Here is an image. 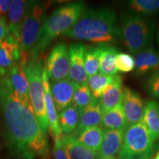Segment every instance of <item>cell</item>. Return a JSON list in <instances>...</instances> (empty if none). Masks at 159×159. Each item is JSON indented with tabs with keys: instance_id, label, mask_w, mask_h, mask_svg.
I'll list each match as a JSON object with an SVG mask.
<instances>
[{
	"instance_id": "obj_32",
	"label": "cell",
	"mask_w": 159,
	"mask_h": 159,
	"mask_svg": "<svg viewBox=\"0 0 159 159\" xmlns=\"http://www.w3.org/2000/svg\"><path fill=\"white\" fill-rule=\"evenodd\" d=\"M63 136V135H62ZM54 138L53 146V158L54 159H69L63 145L61 142V136Z\"/></svg>"
},
{
	"instance_id": "obj_5",
	"label": "cell",
	"mask_w": 159,
	"mask_h": 159,
	"mask_svg": "<svg viewBox=\"0 0 159 159\" xmlns=\"http://www.w3.org/2000/svg\"><path fill=\"white\" fill-rule=\"evenodd\" d=\"M43 60L30 59L25 65V71L29 81V97L38 122L43 134H47L49 130L45 109L44 91L42 80L43 69Z\"/></svg>"
},
{
	"instance_id": "obj_36",
	"label": "cell",
	"mask_w": 159,
	"mask_h": 159,
	"mask_svg": "<svg viewBox=\"0 0 159 159\" xmlns=\"http://www.w3.org/2000/svg\"><path fill=\"white\" fill-rule=\"evenodd\" d=\"M97 159H118L116 157H112V158H108V157H97Z\"/></svg>"
},
{
	"instance_id": "obj_3",
	"label": "cell",
	"mask_w": 159,
	"mask_h": 159,
	"mask_svg": "<svg viewBox=\"0 0 159 159\" xmlns=\"http://www.w3.org/2000/svg\"><path fill=\"white\" fill-rule=\"evenodd\" d=\"M85 9L84 2H74L56 9L50 16L45 19L30 59L41 57L53 40L74 27Z\"/></svg>"
},
{
	"instance_id": "obj_27",
	"label": "cell",
	"mask_w": 159,
	"mask_h": 159,
	"mask_svg": "<svg viewBox=\"0 0 159 159\" xmlns=\"http://www.w3.org/2000/svg\"><path fill=\"white\" fill-rule=\"evenodd\" d=\"M126 5L131 13L150 16L159 13V0H130Z\"/></svg>"
},
{
	"instance_id": "obj_7",
	"label": "cell",
	"mask_w": 159,
	"mask_h": 159,
	"mask_svg": "<svg viewBox=\"0 0 159 159\" xmlns=\"http://www.w3.org/2000/svg\"><path fill=\"white\" fill-rule=\"evenodd\" d=\"M156 150L153 141L144 123L127 126L118 159H134Z\"/></svg>"
},
{
	"instance_id": "obj_20",
	"label": "cell",
	"mask_w": 159,
	"mask_h": 159,
	"mask_svg": "<svg viewBox=\"0 0 159 159\" xmlns=\"http://www.w3.org/2000/svg\"><path fill=\"white\" fill-rule=\"evenodd\" d=\"M61 142L69 159H97L98 157V152L80 144L72 135H63Z\"/></svg>"
},
{
	"instance_id": "obj_11",
	"label": "cell",
	"mask_w": 159,
	"mask_h": 159,
	"mask_svg": "<svg viewBox=\"0 0 159 159\" xmlns=\"http://www.w3.org/2000/svg\"><path fill=\"white\" fill-rule=\"evenodd\" d=\"M25 65L22 61H19L1 80L19 98L30 100L29 81L25 71Z\"/></svg>"
},
{
	"instance_id": "obj_24",
	"label": "cell",
	"mask_w": 159,
	"mask_h": 159,
	"mask_svg": "<svg viewBox=\"0 0 159 159\" xmlns=\"http://www.w3.org/2000/svg\"><path fill=\"white\" fill-rule=\"evenodd\" d=\"M118 53V49L114 46L102 45L99 73L110 76L116 75L118 71L116 66V60Z\"/></svg>"
},
{
	"instance_id": "obj_1",
	"label": "cell",
	"mask_w": 159,
	"mask_h": 159,
	"mask_svg": "<svg viewBox=\"0 0 159 159\" xmlns=\"http://www.w3.org/2000/svg\"><path fill=\"white\" fill-rule=\"evenodd\" d=\"M0 104L10 152L16 159H49L47 134L41 130L30 100L19 98L0 80Z\"/></svg>"
},
{
	"instance_id": "obj_25",
	"label": "cell",
	"mask_w": 159,
	"mask_h": 159,
	"mask_svg": "<svg viewBox=\"0 0 159 159\" xmlns=\"http://www.w3.org/2000/svg\"><path fill=\"white\" fill-rule=\"evenodd\" d=\"M104 130L99 126L85 129L77 135V141L87 148L98 152L102 144Z\"/></svg>"
},
{
	"instance_id": "obj_38",
	"label": "cell",
	"mask_w": 159,
	"mask_h": 159,
	"mask_svg": "<svg viewBox=\"0 0 159 159\" xmlns=\"http://www.w3.org/2000/svg\"><path fill=\"white\" fill-rule=\"evenodd\" d=\"M157 41H158V43L159 46V26H158V33H157Z\"/></svg>"
},
{
	"instance_id": "obj_13",
	"label": "cell",
	"mask_w": 159,
	"mask_h": 159,
	"mask_svg": "<svg viewBox=\"0 0 159 159\" xmlns=\"http://www.w3.org/2000/svg\"><path fill=\"white\" fill-rule=\"evenodd\" d=\"M42 80L44 91V100H45V109L47 114V120L49 124V130L53 138L62 136L63 133L61 130L59 124L58 114L55 108L54 101L51 93V85L47 69L43 66L42 73Z\"/></svg>"
},
{
	"instance_id": "obj_26",
	"label": "cell",
	"mask_w": 159,
	"mask_h": 159,
	"mask_svg": "<svg viewBox=\"0 0 159 159\" xmlns=\"http://www.w3.org/2000/svg\"><path fill=\"white\" fill-rule=\"evenodd\" d=\"M102 45L85 46L84 66L87 76L98 74Z\"/></svg>"
},
{
	"instance_id": "obj_14",
	"label": "cell",
	"mask_w": 159,
	"mask_h": 159,
	"mask_svg": "<svg viewBox=\"0 0 159 159\" xmlns=\"http://www.w3.org/2000/svg\"><path fill=\"white\" fill-rule=\"evenodd\" d=\"M51 93L57 112H61L72 103L73 97L78 84L70 79L50 83Z\"/></svg>"
},
{
	"instance_id": "obj_15",
	"label": "cell",
	"mask_w": 159,
	"mask_h": 159,
	"mask_svg": "<svg viewBox=\"0 0 159 159\" xmlns=\"http://www.w3.org/2000/svg\"><path fill=\"white\" fill-rule=\"evenodd\" d=\"M30 2L25 0H13L11 1L7 16V27H8L9 33L13 35L20 43L21 38V27L25 20V16L27 14Z\"/></svg>"
},
{
	"instance_id": "obj_35",
	"label": "cell",
	"mask_w": 159,
	"mask_h": 159,
	"mask_svg": "<svg viewBox=\"0 0 159 159\" xmlns=\"http://www.w3.org/2000/svg\"><path fill=\"white\" fill-rule=\"evenodd\" d=\"M155 151H153V152H150V153L145 154V155H144V156L138 157V158H134V159H151L152 158V157L153 156V155L155 153Z\"/></svg>"
},
{
	"instance_id": "obj_17",
	"label": "cell",
	"mask_w": 159,
	"mask_h": 159,
	"mask_svg": "<svg viewBox=\"0 0 159 159\" xmlns=\"http://www.w3.org/2000/svg\"><path fill=\"white\" fill-rule=\"evenodd\" d=\"M135 57L134 74L143 75L159 69V51L150 47L137 53Z\"/></svg>"
},
{
	"instance_id": "obj_12",
	"label": "cell",
	"mask_w": 159,
	"mask_h": 159,
	"mask_svg": "<svg viewBox=\"0 0 159 159\" xmlns=\"http://www.w3.org/2000/svg\"><path fill=\"white\" fill-rule=\"evenodd\" d=\"M85 49V46L80 43H71L69 47L70 61L69 79L77 84L87 83L88 80L84 66Z\"/></svg>"
},
{
	"instance_id": "obj_9",
	"label": "cell",
	"mask_w": 159,
	"mask_h": 159,
	"mask_svg": "<svg viewBox=\"0 0 159 159\" xmlns=\"http://www.w3.org/2000/svg\"><path fill=\"white\" fill-rule=\"evenodd\" d=\"M121 103L124 110L127 126L142 122L145 105L137 91L128 87L123 88Z\"/></svg>"
},
{
	"instance_id": "obj_34",
	"label": "cell",
	"mask_w": 159,
	"mask_h": 159,
	"mask_svg": "<svg viewBox=\"0 0 159 159\" xmlns=\"http://www.w3.org/2000/svg\"><path fill=\"white\" fill-rule=\"evenodd\" d=\"M11 1L10 0H0V17H5L8 13Z\"/></svg>"
},
{
	"instance_id": "obj_21",
	"label": "cell",
	"mask_w": 159,
	"mask_h": 159,
	"mask_svg": "<svg viewBox=\"0 0 159 159\" xmlns=\"http://www.w3.org/2000/svg\"><path fill=\"white\" fill-rule=\"evenodd\" d=\"M142 122L146 125L151 139L156 142L159 140V103L149 100L145 103Z\"/></svg>"
},
{
	"instance_id": "obj_22",
	"label": "cell",
	"mask_w": 159,
	"mask_h": 159,
	"mask_svg": "<svg viewBox=\"0 0 159 159\" xmlns=\"http://www.w3.org/2000/svg\"><path fill=\"white\" fill-rule=\"evenodd\" d=\"M101 126L105 130H125L127 128L126 119L122 103L103 113Z\"/></svg>"
},
{
	"instance_id": "obj_10",
	"label": "cell",
	"mask_w": 159,
	"mask_h": 159,
	"mask_svg": "<svg viewBox=\"0 0 159 159\" xmlns=\"http://www.w3.org/2000/svg\"><path fill=\"white\" fill-rule=\"evenodd\" d=\"M20 58L19 41L9 33L0 43V80L5 77Z\"/></svg>"
},
{
	"instance_id": "obj_2",
	"label": "cell",
	"mask_w": 159,
	"mask_h": 159,
	"mask_svg": "<svg viewBox=\"0 0 159 159\" xmlns=\"http://www.w3.org/2000/svg\"><path fill=\"white\" fill-rule=\"evenodd\" d=\"M63 37L109 45L121 38L116 11L108 7L85 9L73 27Z\"/></svg>"
},
{
	"instance_id": "obj_31",
	"label": "cell",
	"mask_w": 159,
	"mask_h": 159,
	"mask_svg": "<svg viewBox=\"0 0 159 159\" xmlns=\"http://www.w3.org/2000/svg\"><path fill=\"white\" fill-rule=\"evenodd\" d=\"M147 92L154 98L159 99V69L153 71L145 82Z\"/></svg>"
},
{
	"instance_id": "obj_19",
	"label": "cell",
	"mask_w": 159,
	"mask_h": 159,
	"mask_svg": "<svg viewBox=\"0 0 159 159\" xmlns=\"http://www.w3.org/2000/svg\"><path fill=\"white\" fill-rule=\"evenodd\" d=\"M123 91L122 78L120 75L114 76V80L103 91L102 97L99 99L102 113L106 112L119 104L122 101Z\"/></svg>"
},
{
	"instance_id": "obj_4",
	"label": "cell",
	"mask_w": 159,
	"mask_h": 159,
	"mask_svg": "<svg viewBox=\"0 0 159 159\" xmlns=\"http://www.w3.org/2000/svg\"><path fill=\"white\" fill-rule=\"evenodd\" d=\"M121 38L130 52L136 55L151 47L156 33V21L152 17L134 13L122 16Z\"/></svg>"
},
{
	"instance_id": "obj_33",
	"label": "cell",
	"mask_w": 159,
	"mask_h": 159,
	"mask_svg": "<svg viewBox=\"0 0 159 159\" xmlns=\"http://www.w3.org/2000/svg\"><path fill=\"white\" fill-rule=\"evenodd\" d=\"M9 34V30L7 27V21L6 17H0V43Z\"/></svg>"
},
{
	"instance_id": "obj_28",
	"label": "cell",
	"mask_w": 159,
	"mask_h": 159,
	"mask_svg": "<svg viewBox=\"0 0 159 159\" xmlns=\"http://www.w3.org/2000/svg\"><path fill=\"white\" fill-rule=\"evenodd\" d=\"M114 76L115 75L110 76L98 73L88 77L87 83L91 91L92 97L97 99H100L106 87L114 80Z\"/></svg>"
},
{
	"instance_id": "obj_18",
	"label": "cell",
	"mask_w": 159,
	"mask_h": 159,
	"mask_svg": "<svg viewBox=\"0 0 159 159\" xmlns=\"http://www.w3.org/2000/svg\"><path fill=\"white\" fill-rule=\"evenodd\" d=\"M125 130H105L102 144L98 151L99 157H116L123 142Z\"/></svg>"
},
{
	"instance_id": "obj_23",
	"label": "cell",
	"mask_w": 159,
	"mask_h": 159,
	"mask_svg": "<svg viewBox=\"0 0 159 159\" xmlns=\"http://www.w3.org/2000/svg\"><path fill=\"white\" fill-rule=\"evenodd\" d=\"M59 113V124L63 134L65 136L72 135L78 125L79 110L73 103H71Z\"/></svg>"
},
{
	"instance_id": "obj_6",
	"label": "cell",
	"mask_w": 159,
	"mask_h": 159,
	"mask_svg": "<svg viewBox=\"0 0 159 159\" xmlns=\"http://www.w3.org/2000/svg\"><path fill=\"white\" fill-rule=\"evenodd\" d=\"M45 19L43 4L37 1L30 2L20 38V61L25 64L28 62L30 54L36 45Z\"/></svg>"
},
{
	"instance_id": "obj_30",
	"label": "cell",
	"mask_w": 159,
	"mask_h": 159,
	"mask_svg": "<svg viewBox=\"0 0 159 159\" xmlns=\"http://www.w3.org/2000/svg\"><path fill=\"white\" fill-rule=\"evenodd\" d=\"M116 66L117 71L123 73L132 71L135 69V59L128 53L119 52L116 55Z\"/></svg>"
},
{
	"instance_id": "obj_37",
	"label": "cell",
	"mask_w": 159,
	"mask_h": 159,
	"mask_svg": "<svg viewBox=\"0 0 159 159\" xmlns=\"http://www.w3.org/2000/svg\"><path fill=\"white\" fill-rule=\"evenodd\" d=\"M153 159H159V150H158V151H157L156 156H155Z\"/></svg>"
},
{
	"instance_id": "obj_16",
	"label": "cell",
	"mask_w": 159,
	"mask_h": 159,
	"mask_svg": "<svg viewBox=\"0 0 159 159\" xmlns=\"http://www.w3.org/2000/svg\"><path fill=\"white\" fill-rule=\"evenodd\" d=\"M102 114V110L99 99L93 97L89 105L80 113L78 125L72 136L75 137L85 129L98 126L101 124Z\"/></svg>"
},
{
	"instance_id": "obj_29",
	"label": "cell",
	"mask_w": 159,
	"mask_h": 159,
	"mask_svg": "<svg viewBox=\"0 0 159 159\" xmlns=\"http://www.w3.org/2000/svg\"><path fill=\"white\" fill-rule=\"evenodd\" d=\"M92 98V94L88 83L78 84L75 91L72 103L77 107L80 113L87 105H89Z\"/></svg>"
},
{
	"instance_id": "obj_8",
	"label": "cell",
	"mask_w": 159,
	"mask_h": 159,
	"mask_svg": "<svg viewBox=\"0 0 159 159\" xmlns=\"http://www.w3.org/2000/svg\"><path fill=\"white\" fill-rule=\"evenodd\" d=\"M44 67L51 83L69 78L70 61L66 43L61 42L53 47L47 57Z\"/></svg>"
}]
</instances>
